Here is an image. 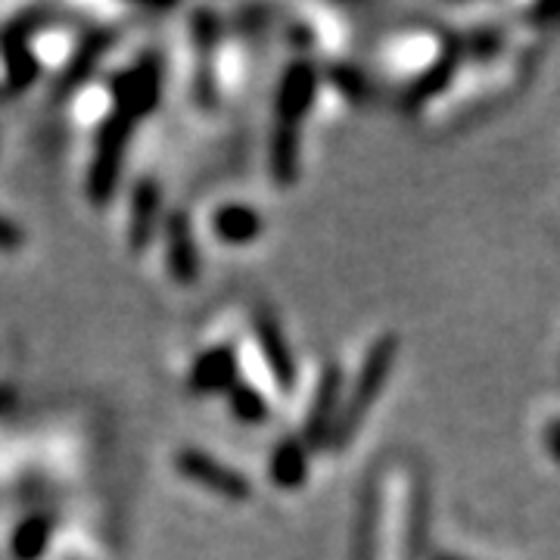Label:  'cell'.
I'll list each match as a JSON object with an SVG mask.
<instances>
[{
  "mask_svg": "<svg viewBox=\"0 0 560 560\" xmlns=\"http://www.w3.org/2000/svg\"><path fill=\"white\" fill-rule=\"evenodd\" d=\"M106 40H109L106 35H103V38H94L91 44H88V47H84V54H79V57H75V62H72V66H69V72H66V88H69V84H79V81L84 79L91 69H94V62L103 57V47H106Z\"/></svg>",
  "mask_w": 560,
  "mask_h": 560,
  "instance_id": "cell-10",
  "label": "cell"
},
{
  "mask_svg": "<svg viewBox=\"0 0 560 560\" xmlns=\"http://www.w3.org/2000/svg\"><path fill=\"white\" fill-rule=\"evenodd\" d=\"M168 261H172L175 278L180 280H190L194 271H197V259H194V249H190V234H187L184 219L168 221Z\"/></svg>",
  "mask_w": 560,
  "mask_h": 560,
  "instance_id": "cell-4",
  "label": "cell"
},
{
  "mask_svg": "<svg viewBox=\"0 0 560 560\" xmlns=\"http://www.w3.org/2000/svg\"><path fill=\"white\" fill-rule=\"evenodd\" d=\"M156 206H160L156 187H153L150 180H143L138 187V194H135V215H131V243H135V246H143L147 237L153 234Z\"/></svg>",
  "mask_w": 560,
  "mask_h": 560,
  "instance_id": "cell-5",
  "label": "cell"
},
{
  "mask_svg": "<svg viewBox=\"0 0 560 560\" xmlns=\"http://www.w3.org/2000/svg\"><path fill=\"white\" fill-rule=\"evenodd\" d=\"M22 243V231L13 224V221H7V219H0V249H16Z\"/></svg>",
  "mask_w": 560,
  "mask_h": 560,
  "instance_id": "cell-11",
  "label": "cell"
},
{
  "mask_svg": "<svg viewBox=\"0 0 560 560\" xmlns=\"http://www.w3.org/2000/svg\"><path fill=\"white\" fill-rule=\"evenodd\" d=\"M228 371H231V359L224 352H212L202 361H197L194 368V383L202 389H215L221 383L228 381Z\"/></svg>",
  "mask_w": 560,
  "mask_h": 560,
  "instance_id": "cell-9",
  "label": "cell"
},
{
  "mask_svg": "<svg viewBox=\"0 0 560 560\" xmlns=\"http://www.w3.org/2000/svg\"><path fill=\"white\" fill-rule=\"evenodd\" d=\"M178 467L190 477V480L202 482V486H209V489H215V492L234 495V499L246 495V482H243L234 470L221 467L219 460L202 455V452H180Z\"/></svg>",
  "mask_w": 560,
  "mask_h": 560,
  "instance_id": "cell-3",
  "label": "cell"
},
{
  "mask_svg": "<svg viewBox=\"0 0 560 560\" xmlns=\"http://www.w3.org/2000/svg\"><path fill=\"white\" fill-rule=\"evenodd\" d=\"M7 405H10V393H7V389H0V411H3Z\"/></svg>",
  "mask_w": 560,
  "mask_h": 560,
  "instance_id": "cell-12",
  "label": "cell"
},
{
  "mask_svg": "<svg viewBox=\"0 0 560 560\" xmlns=\"http://www.w3.org/2000/svg\"><path fill=\"white\" fill-rule=\"evenodd\" d=\"M50 539V523L44 517H32L28 523H22L16 539H13V551L22 560H35L44 551V545Z\"/></svg>",
  "mask_w": 560,
  "mask_h": 560,
  "instance_id": "cell-7",
  "label": "cell"
},
{
  "mask_svg": "<svg viewBox=\"0 0 560 560\" xmlns=\"http://www.w3.org/2000/svg\"><path fill=\"white\" fill-rule=\"evenodd\" d=\"M156 94H160V69L153 60L138 62L135 69H128L125 75H119L116 81V113H121L125 119H138L143 113L153 109L156 103Z\"/></svg>",
  "mask_w": 560,
  "mask_h": 560,
  "instance_id": "cell-2",
  "label": "cell"
},
{
  "mask_svg": "<svg viewBox=\"0 0 560 560\" xmlns=\"http://www.w3.org/2000/svg\"><path fill=\"white\" fill-rule=\"evenodd\" d=\"M215 231H219L224 241L243 243V241H249V237H256V231H259V219H256L249 209L234 206V209H224V212H219V219H215Z\"/></svg>",
  "mask_w": 560,
  "mask_h": 560,
  "instance_id": "cell-6",
  "label": "cell"
},
{
  "mask_svg": "<svg viewBox=\"0 0 560 560\" xmlns=\"http://www.w3.org/2000/svg\"><path fill=\"white\" fill-rule=\"evenodd\" d=\"M7 69H10V84L13 88H25L35 79V60H32V50L22 35L7 40Z\"/></svg>",
  "mask_w": 560,
  "mask_h": 560,
  "instance_id": "cell-8",
  "label": "cell"
},
{
  "mask_svg": "<svg viewBox=\"0 0 560 560\" xmlns=\"http://www.w3.org/2000/svg\"><path fill=\"white\" fill-rule=\"evenodd\" d=\"M128 135H131V119H125L121 113H113L109 121L101 128L97 138V153L91 162V175H88V197L97 202L109 200L116 180H119L121 160H125V147H128Z\"/></svg>",
  "mask_w": 560,
  "mask_h": 560,
  "instance_id": "cell-1",
  "label": "cell"
}]
</instances>
